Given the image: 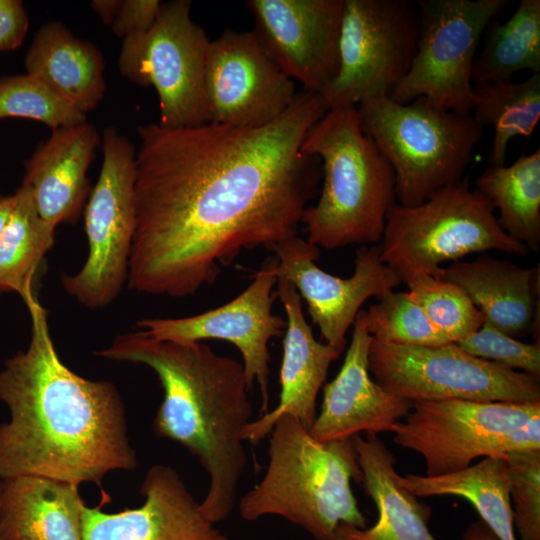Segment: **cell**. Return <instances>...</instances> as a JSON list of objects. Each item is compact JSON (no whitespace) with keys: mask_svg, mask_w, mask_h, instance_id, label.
<instances>
[{"mask_svg":"<svg viewBox=\"0 0 540 540\" xmlns=\"http://www.w3.org/2000/svg\"><path fill=\"white\" fill-rule=\"evenodd\" d=\"M327 110L321 94L304 90L258 128L139 126L129 288L187 297L242 250L297 236L322 178L320 159L301 146Z\"/></svg>","mask_w":540,"mask_h":540,"instance_id":"1","label":"cell"},{"mask_svg":"<svg viewBox=\"0 0 540 540\" xmlns=\"http://www.w3.org/2000/svg\"><path fill=\"white\" fill-rule=\"evenodd\" d=\"M24 302L29 346L0 372V400L10 411L0 425V479L38 475L100 485L111 471L135 469L116 387L70 370L56 352L46 310L35 295Z\"/></svg>","mask_w":540,"mask_h":540,"instance_id":"2","label":"cell"},{"mask_svg":"<svg viewBox=\"0 0 540 540\" xmlns=\"http://www.w3.org/2000/svg\"><path fill=\"white\" fill-rule=\"evenodd\" d=\"M95 354L155 372L164 396L153 430L199 460L209 476L201 510L214 524L225 520L247 465L242 430L252 417V404L242 363L203 342L155 340L140 331L118 335Z\"/></svg>","mask_w":540,"mask_h":540,"instance_id":"3","label":"cell"},{"mask_svg":"<svg viewBox=\"0 0 540 540\" xmlns=\"http://www.w3.org/2000/svg\"><path fill=\"white\" fill-rule=\"evenodd\" d=\"M269 435L266 472L239 501L244 520L280 516L317 540H334L341 523L366 527L351 489L362 482L352 438L321 443L288 414Z\"/></svg>","mask_w":540,"mask_h":540,"instance_id":"4","label":"cell"},{"mask_svg":"<svg viewBox=\"0 0 540 540\" xmlns=\"http://www.w3.org/2000/svg\"><path fill=\"white\" fill-rule=\"evenodd\" d=\"M301 151L321 161L323 184L303 212L307 241L325 249L380 242L396 204L395 174L361 129L356 106L327 110L308 131Z\"/></svg>","mask_w":540,"mask_h":540,"instance_id":"5","label":"cell"},{"mask_svg":"<svg viewBox=\"0 0 540 540\" xmlns=\"http://www.w3.org/2000/svg\"><path fill=\"white\" fill-rule=\"evenodd\" d=\"M362 131L395 174L399 205L413 207L463 178L483 137L472 114L440 108L424 97L401 104L388 96L356 105Z\"/></svg>","mask_w":540,"mask_h":540,"instance_id":"6","label":"cell"},{"mask_svg":"<svg viewBox=\"0 0 540 540\" xmlns=\"http://www.w3.org/2000/svg\"><path fill=\"white\" fill-rule=\"evenodd\" d=\"M381 259L405 282L425 273L441 278L445 261L499 250L526 256L529 249L500 227L491 203L463 177L420 205L394 204L386 217Z\"/></svg>","mask_w":540,"mask_h":540,"instance_id":"7","label":"cell"},{"mask_svg":"<svg viewBox=\"0 0 540 540\" xmlns=\"http://www.w3.org/2000/svg\"><path fill=\"white\" fill-rule=\"evenodd\" d=\"M390 432L396 444L423 457L426 476L447 475L479 457L540 449V400L415 401Z\"/></svg>","mask_w":540,"mask_h":540,"instance_id":"8","label":"cell"},{"mask_svg":"<svg viewBox=\"0 0 540 540\" xmlns=\"http://www.w3.org/2000/svg\"><path fill=\"white\" fill-rule=\"evenodd\" d=\"M368 360L382 388L412 402L540 400L539 377L473 356L456 343L403 346L372 337Z\"/></svg>","mask_w":540,"mask_h":540,"instance_id":"9","label":"cell"},{"mask_svg":"<svg viewBox=\"0 0 540 540\" xmlns=\"http://www.w3.org/2000/svg\"><path fill=\"white\" fill-rule=\"evenodd\" d=\"M101 140L103 162L85 208L88 256L77 273L62 277L65 291L90 309L109 305L127 282L136 226V150L114 127Z\"/></svg>","mask_w":540,"mask_h":540,"instance_id":"10","label":"cell"},{"mask_svg":"<svg viewBox=\"0 0 540 540\" xmlns=\"http://www.w3.org/2000/svg\"><path fill=\"white\" fill-rule=\"evenodd\" d=\"M191 2L162 3L152 27L125 37L118 59L123 77L153 86L160 104L159 125L184 128L210 122L204 89L210 40L193 22Z\"/></svg>","mask_w":540,"mask_h":540,"instance_id":"11","label":"cell"},{"mask_svg":"<svg viewBox=\"0 0 540 540\" xmlns=\"http://www.w3.org/2000/svg\"><path fill=\"white\" fill-rule=\"evenodd\" d=\"M419 31L416 2L345 0L338 73L321 94L328 109L390 97L412 65Z\"/></svg>","mask_w":540,"mask_h":540,"instance_id":"12","label":"cell"},{"mask_svg":"<svg viewBox=\"0 0 540 540\" xmlns=\"http://www.w3.org/2000/svg\"><path fill=\"white\" fill-rule=\"evenodd\" d=\"M505 0H417L420 31L412 65L390 98L424 97L459 114L474 109L472 71L479 41Z\"/></svg>","mask_w":540,"mask_h":540,"instance_id":"13","label":"cell"},{"mask_svg":"<svg viewBox=\"0 0 540 540\" xmlns=\"http://www.w3.org/2000/svg\"><path fill=\"white\" fill-rule=\"evenodd\" d=\"M204 89L210 122L241 128L273 122L298 94L253 31L231 29L209 42Z\"/></svg>","mask_w":540,"mask_h":540,"instance_id":"14","label":"cell"},{"mask_svg":"<svg viewBox=\"0 0 540 540\" xmlns=\"http://www.w3.org/2000/svg\"><path fill=\"white\" fill-rule=\"evenodd\" d=\"M274 258L264 262L252 283L236 298L206 312L182 318H146L137 327L149 338L173 342L219 339L241 353L250 389L258 384L262 414L268 412L270 383L269 341L282 335L286 322L272 313V289L277 283Z\"/></svg>","mask_w":540,"mask_h":540,"instance_id":"15","label":"cell"},{"mask_svg":"<svg viewBox=\"0 0 540 540\" xmlns=\"http://www.w3.org/2000/svg\"><path fill=\"white\" fill-rule=\"evenodd\" d=\"M277 279L291 283L308 306V313L325 343L342 353L346 333L362 304L378 298L400 283L398 275L381 259L380 244L356 250L354 273L348 278L329 274L316 265L319 248L294 236L273 249Z\"/></svg>","mask_w":540,"mask_h":540,"instance_id":"16","label":"cell"},{"mask_svg":"<svg viewBox=\"0 0 540 540\" xmlns=\"http://www.w3.org/2000/svg\"><path fill=\"white\" fill-rule=\"evenodd\" d=\"M345 0H250L252 30L291 80L322 94L339 69V35Z\"/></svg>","mask_w":540,"mask_h":540,"instance_id":"17","label":"cell"},{"mask_svg":"<svg viewBox=\"0 0 540 540\" xmlns=\"http://www.w3.org/2000/svg\"><path fill=\"white\" fill-rule=\"evenodd\" d=\"M140 493L142 506L117 513L85 505L82 540H228L171 466H152Z\"/></svg>","mask_w":540,"mask_h":540,"instance_id":"18","label":"cell"},{"mask_svg":"<svg viewBox=\"0 0 540 540\" xmlns=\"http://www.w3.org/2000/svg\"><path fill=\"white\" fill-rule=\"evenodd\" d=\"M371 338L364 311H359L344 362L337 376L324 386L321 411L308 430L315 440L326 443L352 438L360 432H390L411 410L412 401L389 393L371 378Z\"/></svg>","mask_w":540,"mask_h":540,"instance_id":"19","label":"cell"},{"mask_svg":"<svg viewBox=\"0 0 540 540\" xmlns=\"http://www.w3.org/2000/svg\"><path fill=\"white\" fill-rule=\"evenodd\" d=\"M276 296L286 313V332L280 369L281 392L277 406L250 421L242 430V439L252 445L268 436L283 415L295 417L309 430L316 414V399L331 363L341 352L315 339L303 311L301 297L286 280L277 279Z\"/></svg>","mask_w":540,"mask_h":540,"instance_id":"20","label":"cell"},{"mask_svg":"<svg viewBox=\"0 0 540 540\" xmlns=\"http://www.w3.org/2000/svg\"><path fill=\"white\" fill-rule=\"evenodd\" d=\"M100 141L87 122L57 128L25 162L23 182L46 222L56 227L78 219L89 196L87 171Z\"/></svg>","mask_w":540,"mask_h":540,"instance_id":"21","label":"cell"},{"mask_svg":"<svg viewBox=\"0 0 540 540\" xmlns=\"http://www.w3.org/2000/svg\"><path fill=\"white\" fill-rule=\"evenodd\" d=\"M352 439L362 482L377 507L378 519L370 528L341 523L334 540H437L428 528L432 508L399 483L396 458L378 435Z\"/></svg>","mask_w":540,"mask_h":540,"instance_id":"22","label":"cell"},{"mask_svg":"<svg viewBox=\"0 0 540 540\" xmlns=\"http://www.w3.org/2000/svg\"><path fill=\"white\" fill-rule=\"evenodd\" d=\"M441 278L460 286L484 321L502 332L518 338L535 330L538 269L483 253L473 261L452 262Z\"/></svg>","mask_w":540,"mask_h":540,"instance_id":"23","label":"cell"},{"mask_svg":"<svg viewBox=\"0 0 540 540\" xmlns=\"http://www.w3.org/2000/svg\"><path fill=\"white\" fill-rule=\"evenodd\" d=\"M79 485L38 475L1 482V540H82Z\"/></svg>","mask_w":540,"mask_h":540,"instance_id":"24","label":"cell"},{"mask_svg":"<svg viewBox=\"0 0 540 540\" xmlns=\"http://www.w3.org/2000/svg\"><path fill=\"white\" fill-rule=\"evenodd\" d=\"M26 73L86 115L104 97V58L92 43L75 36L63 23L42 25L25 56Z\"/></svg>","mask_w":540,"mask_h":540,"instance_id":"25","label":"cell"},{"mask_svg":"<svg viewBox=\"0 0 540 540\" xmlns=\"http://www.w3.org/2000/svg\"><path fill=\"white\" fill-rule=\"evenodd\" d=\"M399 483L417 497L451 495L466 499L499 540H517L503 457H486L477 464L442 476L408 474Z\"/></svg>","mask_w":540,"mask_h":540,"instance_id":"26","label":"cell"},{"mask_svg":"<svg viewBox=\"0 0 540 540\" xmlns=\"http://www.w3.org/2000/svg\"><path fill=\"white\" fill-rule=\"evenodd\" d=\"M475 189L499 210L498 224L512 239L537 253L540 246V149L510 166L489 164Z\"/></svg>","mask_w":540,"mask_h":540,"instance_id":"27","label":"cell"},{"mask_svg":"<svg viewBox=\"0 0 540 540\" xmlns=\"http://www.w3.org/2000/svg\"><path fill=\"white\" fill-rule=\"evenodd\" d=\"M0 240V295L17 293L25 301L32 295L34 276L52 248L55 226L38 213L31 188L24 182Z\"/></svg>","mask_w":540,"mask_h":540,"instance_id":"28","label":"cell"},{"mask_svg":"<svg viewBox=\"0 0 540 540\" xmlns=\"http://www.w3.org/2000/svg\"><path fill=\"white\" fill-rule=\"evenodd\" d=\"M473 91V118L494 132L489 164L504 165L509 141L530 136L540 119V73L522 82L473 84Z\"/></svg>","mask_w":540,"mask_h":540,"instance_id":"29","label":"cell"},{"mask_svg":"<svg viewBox=\"0 0 540 540\" xmlns=\"http://www.w3.org/2000/svg\"><path fill=\"white\" fill-rule=\"evenodd\" d=\"M524 69L540 73V0H521L505 23L490 29L474 61L473 84L508 81Z\"/></svg>","mask_w":540,"mask_h":540,"instance_id":"30","label":"cell"},{"mask_svg":"<svg viewBox=\"0 0 540 540\" xmlns=\"http://www.w3.org/2000/svg\"><path fill=\"white\" fill-rule=\"evenodd\" d=\"M405 283L410 297L451 343L473 334L482 326V312L457 284L425 273L415 274Z\"/></svg>","mask_w":540,"mask_h":540,"instance_id":"31","label":"cell"},{"mask_svg":"<svg viewBox=\"0 0 540 540\" xmlns=\"http://www.w3.org/2000/svg\"><path fill=\"white\" fill-rule=\"evenodd\" d=\"M368 333L375 339L403 346L451 343L428 319L408 292L386 291L364 311Z\"/></svg>","mask_w":540,"mask_h":540,"instance_id":"32","label":"cell"},{"mask_svg":"<svg viewBox=\"0 0 540 540\" xmlns=\"http://www.w3.org/2000/svg\"><path fill=\"white\" fill-rule=\"evenodd\" d=\"M5 118L32 119L53 130L87 122L85 114L27 73L0 78V120Z\"/></svg>","mask_w":540,"mask_h":540,"instance_id":"33","label":"cell"},{"mask_svg":"<svg viewBox=\"0 0 540 540\" xmlns=\"http://www.w3.org/2000/svg\"><path fill=\"white\" fill-rule=\"evenodd\" d=\"M513 521L520 540H540V449L503 456Z\"/></svg>","mask_w":540,"mask_h":540,"instance_id":"34","label":"cell"},{"mask_svg":"<svg viewBox=\"0 0 540 540\" xmlns=\"http://www.w3.org/2000/svg\"><path fill=\"white\" fill-rule=\"evenodd\" d=\"M456 344L473 356L540 378L539 341L532 344L521 342L484 321L476 332Z\"/></svg>","mask_w":540,"mask_h":540,"instance_id":"35","label":"cell"},{"mask_svg":"<svg viewBox=\"0 0 540 540\" xmlns=\"http://www.w3.org/2000/svg\"><path fill=\"white\" fill-rule=\"evenodd\" d=\"M161 5L159 0H119L110 23L113 33L124 39L147 32L156 21Z\"/></svg>","mask_w":540,"mask_h":540,"instance_id":"36","label":"cell"},{"mask_svg":"<svg viewBox=\"0 0 540 540\" xmlns=\"http://www.w3.org/2000/svg\"><path fill=\"white\" fill-rule=\"evenodd\" d=\"M28 27V13L21 1L0 0V51L18 48Z\"/></svg>","mask_w":540,"mask_h":540,"instance_id":"37","label":"cell"},{"mask_svg":"<svg viewBox=\"0 0 540 540\" xmlns=\"http://www.w3.org/2000/svg\"><path fill=\"white\" fill-rule=\"evenodd\" d=\"M462 540H499L481 519L472 522L465 530Z\"/></svg>","mask_w":540,"mask_h":540,"instance_id":"38","label":"cell"},{"mask_svg":"<svg viewBox=\"0 0 540 540\" xmlns=\"http://www.w3.org/2000/svg\"><path fill=\"white\" fill-rule=\"evenodd\" d=\"M118 2L119 0H94L91 2V7L105 24L110 25Z\"/></svg>","mask_w":540,"mask_h":540,"instance_id":"39","label":"cell"},{"mask_svg":"<svg viewBox=\"0 0 540 540\" xmlns=\"http://www.w3.org/2000/svg\"><path fill=\"white\" fill-rule=\"evenodd\" d=\"M15 196H0V240L14 206Z\"/></svg>","mask_w":540,"mask_h":540,"instance_id":"40","label":"cell"},{"mask_svg":"<svg viewBox=\"0 0 540 540\" xmlns=\"http://www.w3.org/2000/svg\"><path fill=\"white\" fill-rule=\"evenodd\" d=\"M0 494H1V482H0ZM1 540V539H0Z\"/></svg>","mask_w":540,"mask_h":540,"instance_id":"41","label":"cell"}]
</instances>
